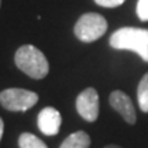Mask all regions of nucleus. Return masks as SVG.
Listing matches in <instances>:
<instances>
[{
	"label": "nucleus",
	"mask_w": 148,
	"mask_h": 148,
	"mask_svg": "<svg viewBox=\"0 0 148 148\" xmlns=\"http://www.w3.org/2000/svg\"><path fill=\"white\" fill-rule=\"evenodd\" d=\"M110 45L114 49L132 51L148 62V29L121 27L110 37Z\"/></svg>",
	"instance_id": "1"
},
{
	"label": "nucleus",
	"mask_w": 148,
	"mask_h": 148,
	"mask_svg": "<svg viewBox=\"0 0 148 148\" xmlns=\"http://www.w3.org/2000/svg\"><path fill=\"white\" fill-rule=\"evenodd\" d=\"M15 64L19 70L34 79H41L49 71V64L45 55L34 45L26 44L16 49Z\"/></svg>",
	"instance_id": "2"
},
{
	"label": "nucleus",
	"mask_w": 148,
	"mask_h": 148,
	"mask_svg": "<svg viewBox=\"0 0 148 148\" xmlns=\"http://www.w3.org/2000/svg\"><path fill=\"white\" fill-rule=\"evenodd\" d=\"M106 18L96 12H88L79 16L74 26L75 37L84 42H92L99 40L107 32Z\"/></svg>",
	"instance_id": "3"
},
{
	"label": "nucleus",
	"mask_w": 148,
	"mask_h": 148,
	"mask_svg": "<svg viewBox=\"0 0 148 148\" xmlns=\"http://www.w3.org/2000/svg\"><path fill=\"white\" fill-rule=\"evenodd\" d=\"M38 100L37 93L22 88H8L0 92V104L8 111H26Z\"/></svg>",
	"instance_id": "4"
},
{
	"label": "nucleus",
	"mask_w": 148,
	"mask_h": 148,
	"mask_svg": "<svg viewBox=\"0 0 148 148\" xmlns=\"http://www.w3.org/2000/svg\"><path fill=\"white\" fill-rule=\"evenodd\" d=\"M75 108L85 121L95 122L99 116V95L95 88H86L75 100Z\"/></svg>",
	"instance_id": "5"
},
{
	"label": "nucleus",
	"mask_w": 148,
	"mask_h": 148,
	"mask_svg": "<svg viewBox=\"0 0 148 148\" xmlns=\"http://www.w3.org/2000/svg\"><path fill=\"white\" fill-rule=\"evenodd\" d=\"M37 122H38V129L42 134L55 136V134H58L60 125H62V115L56 108L45 107L40 111Z\"/></svg>",
	"instance_id": "6"
},
{
	"label": "nucleus",
	"mask_w": 148,
	"mask_h": 148,
	"mask_svg": "<svg viewBox=\"0 0 148 148\" xmlns=\"http://www.w3.org/2000/svg\"><path fill=\"white\" fill-rule=\"evenodd\" d=\"M108 100H110L111 107L115 111H118L127 123L133 125L136 122V110L133 107L130 97L126 93H123L122 90H114L110 95Z\"/></svg>",
	"instance_id": "7"
},
{
	"label": "nucleus",
	"mask_w": 148,
	"mask_h": 148,
	"mask_svg": "<svg viewBox=\"0 0 148 148\" xmlns=\"http://www.w3.org/2000/svg\"><path fill=\"white\" fill-rule=\"evenodd\" d=\"M90 145V137L88 133L78 130V132L70 134L69 137H66L62 145L59 148H89Z\"/></svg>",
	"instance_id": "8"
},
{
	"label": "nucleus",
	"mask_w": 148,
	"mask_h": 148,
	"mask_svg": "<svg viewBox=\"0 0 148 148\" xmlns=\"http://www.w3.org/2000/svg\"><path fill=\"white\" fill-rule=\"evenodd\" d=\"M137 100L141 111L148 112V73L144 74L137 88Z\"/></svg>",
	"instance_id": "9"
},
{
	"label": "nucleus",
	"mask_w": 148,
	"mask_h": 148,
	"mask_svg": "<svg viewBox=\"0 0 148 148\" xmlns=\"http://www.w3.org/2000/svg\"><path fill=\"white\" fill-rule=\"evenodd\" d=\"M19 148H48L42 140L32 134V133H22L18 140Z\"/></svg>",
	"instance_id": "10"
},
{
	"label": "nucleus",
	"mask_w": 148,
	"mask_h": 148,
	"mask_svg": "<svg viewBox=\"0 0 148 148\" xmlns=\"http://www.w3.org/2000/svg\"><path fill=\"white\" fill-rule=\"evenodd\" d=\"M136 12H137L140 21L143 22L148 21V0H138L137 7H136Z\"/></svg>",
	"instance_id": "11"
},
{
	"label": "nucleus",
	"mask_w": 148,
	"mask_h": 148,
	"mask_svg": "<svg viewBox=\"0 0 148 148\" xmlns=\"http://www.w3.org/2000/svg\"><path fill=\"white\" fill-rule=\"evenodd\" d=\"M125 0H95L96 4L101 5V7H108V8H112V7H118V5L123 4Z\"/></svg>",
	"instance_id": "12"
},
{
	"label": "nucleus",
	"mask_w": 148,
	"mask_h": 148,
	"mask_svg": "<svg viewBox=\"0 0 148 148\" xmlns=\"http://www.w3.org/2000/svg\"><path fill=\"white\" fill-rule=\"evenodd\" d=\"M3 130H4V122H3V119L0 118V140L3 137Z\"/></svg>",
	"instance_id": "13"
},
{
	"label": "nucleus",
	"mask_w": 148,
	"mask_h": 148,
	"mask_svg": "<svg viewBox=\"0 0 148 148\" xmlns=\"http://www.w3.org/2000/svg\"><path fill=\"white\" fill-rule=\"evenodd\" d=\"M104 148H121L119 145H114V144H111V145H107V147H104Z\"/></svg>",
	"instance_id": "14"
},
{
	"label": "nucleus",
	"mask_w": 148,
	"mask_h": 148,
	"mask_svg": "<svg viewBox=\"0 0 148 148\" xmlns=\"http://www.w3.org/2000/svg\"><path fill=\"white\" fill-rule=\"evenodd\" d=\"M0 5H1V0H0Z\"/></svg>",
	"instance_id": "15"
}]
</instances>
